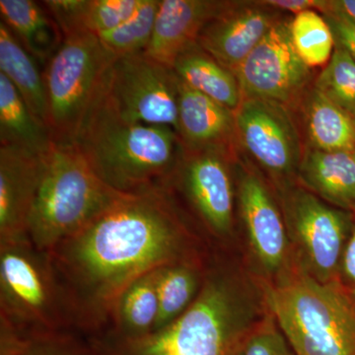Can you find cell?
<instances>
[{"instance_id":"obj_2","label":"cell","mask_w":355,"mask_h":355,"mask_svg":"<svg viewBox=\"0 0 355 355\" xmlns=\"http://www.w3.org/2000/svg\"><path fill=\"white\" fill-rule=\"evenodd\" d=\"M258 315L257 299L241 277L214 265L195 302L164 328L139 340L84 338L94 355H236L259 324Z\"/></svg>"},{"instance_id":"obj_29","label":"cell","mask_w":355,"mask_h":355,"mask_svg":"<svg viewBox=\"0 0 355 355\" xmlns=\"http://www.w3.org/2000/svg\"><path fill=\"white\" fill-rule=\"evenodd\" d=\"M159 3L160 0H144L130 19L98 35L104 48L116 58L144 53L153 37Z\"/></svg>"},{"instance_id":"obj_21","label":"cell","mask_w":355,"mask_h":355,"mask_svg":"<svg viewBox=\"0 0 355 355\" xmlns=\"http://www.w3.org/2000/svg\"><path fill=\"white\" fill-rule=\"evenodd\" d=\"M158 313L155 270L135 279L121 292L114 302L108 328L99 334L114 340H139L155 330Z\"/></svg>"},{"instance_id":"obj_16","label":"cell","mask_w":355,"mask_h":355,"mask_svg":"<svg viewBox=\"0 0 355 355\" xmlns=\"http://www.w3.org/2000/svg\"><path fill=\"white\" fill-rule=\"evenodd\" d=\"M227 1L216 0H160L150 43L144 53L171 67L176 58L198 43L203 28Z\"/></svg>"},{"instance_id":"obj_26","label":"cell","mask_w":355,"mask_h":355,"mask_svg":"<svg viewBox=\"0 0 355 355\" xmlns=\"http://www.w3.org/2000/svg\"><path fill=\"white\" fill-rule=\"evenodd\" d=\"M50 130L32 113L13 84L0 73V146L46 155L53 144Z\"/></svg>"},{"instance_id":"obj_20","label":"cell","mask_w":355,"mask_h":355,"mask_svg":"<svg viewBox=\"0 0 355 355\" xmlns=\"http://www.w3.org/2000/svg\"><path fill=\"white\" fill-rule=\"evenodd\" d=\"M144 0H48L43 4L64 37L108 32L130 19Z\"/></svg>"},{"instance_id":"obj_6","label":"cell","mask_w":355,"mask_h":355,"mask_svg":"<svg viewBox=\"0 0 355 355\" xmlns=\"http://www.w3.org/2000/svg\"><path fill=\"white\" fill-rule=\"evenodd\" d=\"M0 323L22 335L77 333L51 254L29 236L0 241Z\"/></svg>"},{"instance_id":"obj_30","label":"cell","mask_w":355,"mask_h":355,"mask_svg":"<svg viewBox=\"0 0 355 355\" xmlns=\"http://www.w3.org/2000/svg\"><path fill=\"white\" fill-rule=\"evenodd\" d=\"M318 89L343 111L355 113V60L336 44L330 62L315 81Z\"/></svg>"},{"instance_id":"obj_28","label":"cell","mask_w":355,"mask_h":355,"mask_svg":"<svg viewBox=\"0 0 355 355\" xmlns=\"http://www.w3.org/2000/svg\"><path fill=\"white\" fill-rule=\"evenodd\" d=\"M291 34L299 57L310 69L330 62L336 43L323 14L316 10L297 14L291 21Z\"/></svg>"},{"instance_id":"obj_13","label":"cell","mask_w":355,"mask_h":355,"mask_svg":"<svg viewBox=\"0 0 355 355\" xmlns=\"http://www.w3.org/2000/svg\"><path fill=\"white\" fill-rule=\"evenodd\" d=\"M282 19L265 1H227L203 28L198 44L233 73Z\"/></svg>"},{"instance_id":"obj_22","label":"cell","mask_w":355,"mask_h":355,"mask_svg":"<svg viewBox=\"0 0 355 355\" xmlns=\"http://www.w3.org/2000/svg\"><path fill=\"white\" fill-rule=\"evenodd\" d=\"M15 36L0 22V73L9 79L34 116L50 130V110L44 71Z\"/></svg>"},{"instance_id":"obj_5","label":"cell","mask_w":355,"mask_h":355,"mask_svg":"<svg viewBox=\"0 0 355 355\" xmlns=\"http://www.w3.org/2000/svg\"><path fill=\"white\" fill-rule=\"evenodd\" d=\"M123 193L98 177L73 144L53 142L27 224L33 244L51 252L87 227Z\"/></svg>"},{"instance_id":"obj_15","label":"cell","mask_w":355,"mask_h":355,"mask_svg":"<svg viewBox=\"0 0 355 355\" xmlns=\"http://www.w3.org/2000/svg\"><path fill=\"white\" fill-rule=\"evenodd\" d=\"M44 155L0 146V241L28 236L27 224L41 184Z\"/></svg>"},{"instance_id":"obj_10","label":"cell","mask_w":355,"mask_h":355,"mask_svg":"<svg viewBox=\"0 0 355 355\" xmlns=\"http://www.w3.org/2000/svg\"><path fill=\"white\" fill-rule=\"evenodd\" d=\"M166 188L181 193L210 235L227 239L232 234L234 190L226 148L183 146Z\"/></svg>"},{"instance_id":"obj_35","label":"cell","mask_w":355,"mask_h":355,"mask_svg":"<svg viewBox=\"0 0 355 355\" xmlns=\"http://www.w3.org/2000/svg\"><path fill=\"white\" fill-rule=\"evenodd\" d=\"M328 6L355 20V0H329Z\"/></svg>"},{"instance_id":"obj_1","label":"cell","mask_w":355,"mask_h":355,"mask_svg":"<svg viewBox=\"0 0 355 355\" xmlns=\"http://www.w3.org/2000/svg\"><path fill=\"white\" fill-rule=\"evenodd\" d=\"M49 253L77 333L85 336L108 328L114 302L135 279L173 261L200 257L196 237L166 187L123 195Z\"/></svg>"},{"instance_id":"obj_14","label":"cell","mask_w":355,"mask_h":355,"mask_svg":"<svg viewBox=\"0 0 355 355\" xmlns=\"http://www.w3.org/2000/svg\"><path fill=\"white\" fill-rule=\"evenodd\" d=\"M238 198L254 258L268 275L279 273L286 265L289 250L284 214L263 180L253 173L240 175Z\"/></svg>"},{"instance_id":"obj_25","label":"cell","mask_w":355,"mask_h":355,"mask_svg":"<svg viewBox=\"0 0 355 355\" xmlns=\"http://www.w3.org/2000/svg\"><path fill=\"white\" fill-rule=\"evenodd\" d=\"M200 258L173 261L156 270L159 313L154 331L173 323L195 302L207 270Z\"/></svg>"},{"instance_id":"obj_23","label":"cell","mask_w":355,"mask_h":355,"mask_svg":"<svg viewBox=\"0 0 355 355\" xmlns=\"http://www.w3.org/2000/svg\"><path fill=\"white\" fill-rule=\"evenodd\" d=\"M173 69L187 85L231 111L235 112L241 104L237 77L198 43L191 44L176 58Z\"/></svg>"},{"instance_id":"obj_7","label":"cell","mask_w":355,"mask_h":355,"mask_svg":"<svg viewBox=\"0 0 355 355\" xmlns=\"http://www.w3.org/2000/svg\"><path fill=\"white\" fill-rule=\"evenodd\" d=\"M114 60L94 34L64 37L44 71L53 141L73 142Z\"/></svg>"},{"instance_id":"obj_8","label":"cell","mask_w":355,"mask_h":355,"mask_svg":"<svg viewBox=\"0 0 355 355\" xmlns=\"http://www.w3.org/2000/svg\"><path fill=\"white\" fill-rule=\"evenodd\" d=\"M282 209L301 270L324 284L338 280L349 239L352 214L329 205L301 187L284 189Z\"/></svg>"},{"instance_id":"obj_3","label":"cell","mask_w":355,"mask_h":355,"mask_svg":"<svg viewBox=\"0 0 355 355\" xmlns=\"http://www.w3.org/2000/svg\"><path fill=\"white\" fill-rule=\"evenodd\" d=\"M72 144L98 177L123 195L166 187L183 150L172 128L123 120L102 84Z\"/></svg>"},{"instance_id":"obj_27","label":"cell","mask_w":355,"mask_h":355,"mask_svg":"<svg viewBox=\"0 0 355 355\" xmlns=\"http://www.w3.org/2000/svg\"><path fill=\"white\" fill-rule=\"evenodd\" d=\"M0 355H94L76 331L22 335L0 323Z\"/></svg>"},{"instance_id":"obj_33","label":"cell","mask_w":355,"mask_h":355,"mask_svg":"<svg viewBox=\"0 0 355 355\" xmlns=\"http://www.w3.org/2000/svg\"><path fill=\"white\" fill-rule=\"evenodd\" d=\"M338 279L355 293V227L343 251Z\"/></svg>"},{"instance_id":"obj_24","label":"cell","mask_w":355,"mask_h":355,"mask_svg":"<svg viewBox=\"0 0 355 355\" xmlns=\"http://www.w3.org/2000/svg\"><path fill=\"white\" fill-rule=\"evenodd\" d=\"M303 116L311 148L355 153L354 118L315 87L306 94Z\"/></svg>"},{"instance_id":"obj_11","label":"cell","mask_w":355,"mask_h":355,"mask_svg":"<svg viewBox=\"0 0 355 355\" xmlns=\"http://www.w3.org/2000/svg\"><path fill=\"white\" fill-rule=\"evenodd\" d=\"M291 21L282 18L273 26L236 71L242 99L287 106L304 94L311 69L292 43Z\"/></svg>"},{"instance_id":"obj_4","label":"cell","mask_w":355,"mask_h":355,"mask_svg":"<svg viewBox=\"0 0 355 355\" xmlns=\"http://www.w3.org/2000/svg\"><path fill=\"white\" fill-rule=\"evenodd\" d=\"M266 304L297 355H355V293L299 268L265 286Z\"/></svg>"},{"instance_id":"obj_32","label":"cell","mask_w":355,"mask_h":355,"mask_svg":"<svg viewBox=\"0 0 355 355\" xmlns=\"http://www.w3.org/2000/svg\"><path fill=\"white\" fill-rule=\"evenodd\" d=\"M323 14L333 32L336 44L342 46L355 60V20L327 4Z\"/></svg>"},{"instance_id":"obj_19","label":"cell","mask_w":355,"mask_h":355,"mask_svg":"<svg viewBox=\"0 0 355 355\" xmlns=\"http://www.w3.org/2000/svg\"><path fill=\"white\" fill-rule=\"evenodd\" d=\"M1 22L40 65L46 67L64 37L44 6L33 0H0Z\"/></svg>"},{"instance_id":"obj_37","label":"cell","mask_w":355,"mask_h":355,"mask_svg":"<svg viewBox=\"0 0 355 355\" xmlns=\"http://www.w3.org/2000/svg\"><path fill=\"white\" fill-rule=\"evenodd\" d=\"M352 118H354V123H355V113H354V116H352Z\"/></svg>"},{"instance_id":"obj_9","label":"cell","mask_w":355,"mask_h":355,"mask_svg":"<svg viewBox=\"0 0 355 355\" xmlns=\"http://www.w3.org/2000/svg\"><path fill=\"white\" fill-rule=\"evenodd\" d=\"M179 83L174 69L140 53L116 58L102 90L123 120L166 125L177 132Z\"/></svg>"},{"instance_id":"obj_18","label":"cell","mask_w":355,"mask_h":355,"mask_svg":"<svg viewBox=\"0 0 355 355\" xmlns=\"http://www.w3.org/2000/svg\"><path fill=\"white\" fill-rule=\"evenodd\" d=\"M297 176L306 190L333 207L355 212V161L352 153H326L308 147Z\"/></svg>"},{"instance_id":"obj_31","label":"cell","mask_w":355,"mask_h":355,"mask_svg":"<svg viewBox=\"0 0 355 355\" xmlns=\"http://www.w3.org/2000/svg\"><path fill=\"white\" fill-rule=\"evenodd\" d=\"M242 355H297L272 317L257 324L241 349Z\"/></svg>"},{"instance_id":"obj_36","label":"cell","mask_w":355,"mask_h":355,"mask_svg":"<svg viewBox=\"0 0 355 355\" xmlns=\"http://www.w3.org/2000/svg\"><path fill=\"white\" fill-rule=\"evenodd\" d=\"M241 349H242V347H241V349H240L239 352H238L237 354H236V355H242L241 354Z\"/></svg>"},{"instance_id":"obj_12","label":"cell","mask_w":355,"mask_h":355,"mask_svg":"<svg viewBox=\"0 0 355 355\" xmlns=\"http://www.w3.org/2000/svg\"><path fill=\"white\" fill-rule=\"evenodd\" d=\"M234 116L240 141L265 171L279 181L298 174L302 148L286 106L266 100L242 99Z\"/></svg>"},{"instance_id":"obj_34","label":"cell","mask_w":355,"mask_h":355,"mask_svg":"<svg viewBox=\"0 0 355 355\" xmlns=\"http://www.w3.org/2000/svg\"><path fill=\"white\" fill-rule=\"evenodd\" d=\"M268 6L280 11L295 13L296 15L308 10H316L324 12L328 0H266Z\"/></svg>"},{"instance_id":"obj_17","label":"cell","mask_w":355,"mask_h":355,"mask_svg":"<svg viewBox=\"0 0 355 355\" xmlns=\"http://www.w3.org/2000/svg\"><path fill=\"white\" fill-rule=\"evenodd\" d=\"M234 132V112L180 79L177 133L184 148H226Z\"/></svg>"}]
</instances>
